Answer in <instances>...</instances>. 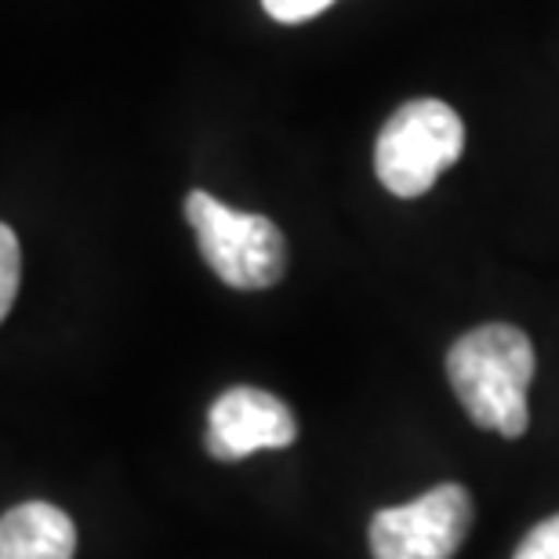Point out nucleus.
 <instances>
[{"instance_id": "1", "label": "nucleus", "mask_w": 559, "mask_h": 559, "mask_svg": "<svg viewBox=\"0 0 559 559\" xmlns=\"http://www.w3.org/2000/svg\"><path fill=\"white\" fill-rule=\"evenodd\" d=\"M531 338L512 323L473 328L447 349V378L476 429L520 440L531 425L527 389L534 382Z\"/></svg>"}, {"instance_id": "2", "label": "nucleus", "mask_w": 559, "mask_h": 559, "mask_svg": "<svg viewBox=\"0 0 559 559\" xmlns=\"http://www.w3.org/2000/svg\"><path fill=\"white\" fill-rule=\"evenodd\" d=\"M186 222L207 270L237 290H265L287 273V243L273 218L222 204L204 189L186 197Z\"/></svg>"}, {"instance_id": "3", "label": "nucleus", "mask_w": 559, "mask_h": 559, "mask_svg": "<svg viewBox=\"0 0 559 559\" xmlns=\"http://www.w3.org/2000/svg\"><path fill=\"white\" fill-rule=\"evenodd\" d=\"M465 150V124L440 98L404 103L374 142V175L400 200L425 197Z\"/></svg>"}, {"instance_id": "4", "label": "nucleus", "mask_w": 559, "mask_h": 559, "mask_svg": "<svg viewBox=\"0 0 559 559\" xmlns=\"http://www.w3.org/2000/svg\"><path fill=\"white\" fill-rule=\"evenodd\" d=\"M476 520L462 484H440L407 506L374 512L367 545L374 559H454Z\"/></svg>"}, {"instance_id": "5", "label": "nucleus", "mask_w": 559, "mask_h": 559, "mask_svg": "<svg viewBox=\"0 0 559 559\" xmlns=\"http://www.w3.org/2000/svg\"><path fill=\"white\" fill-rule=\"evenodd\" d=\"M298 440V418L284 400L254 385L226 389L207 415V454L240 462L254 451H284Z\"/></svg>"}, {"instance_id": "6", "label": "nucleus", "mask_w": 559, "mask_h": 559, "mask_svg": "<svg viewBox=\"0 0 559 559\" xmlns=\"http://www.w3.org/2000/svg\"><path fill=\"white\" fill-rule=\"evenodd\" d=\"M76 527L51 501H22L0 520V559H73Z\"/></svg>"}, {"instance_id": "7", "label": "nucleus", "mask_w": 559, "mask_h": 559, "mask_svg": "<svg viewBox=\"0 0 559 559\" xmlns=\"http://www.w3.org/2000/svg\"><path fill=\"white\" fill-rule=\"evenodd\" d=\"M22 280V251L11 226H0V317H11Z\"/></svg>"}, {"instance_id": "8", "label": "nucleus", "mask_w": 559, "mask_h": 559, "mask_svg": "<svg viewBox=\"0 0 559 559\" xmlns=\"http://www.w3.org/2000/svg\"><path fill=\"white\" fill-rule=\"evenodd\" d=\"M516 559H559V516L542 520L538 527L523 538Z\"/></svg>"}, {"instance_id": "9", "label": "nucleus", "mask_w": 559, "mask_h": 559, "mask_svg": "<svg viewBox=\"0 0 559 559\" xmlns=\"http://www.w3.org/2000/svg\"><path fill=\"white\" fill-rule=\"evenodd\" d=\"M331 4H334V0H262L265 15L276 19V22H287V26L320 15V11H328Z\"/></svg>"}]
</instances>
